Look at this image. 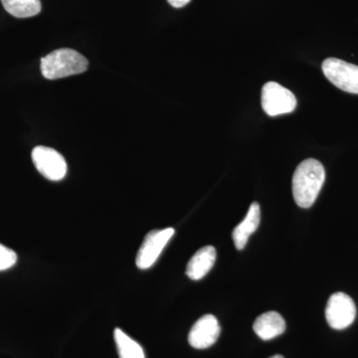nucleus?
Listing matches in <instances>:
<instances>
[{
  "mask_svg": "<svg viewBox=\"0 0 358 358\" xmlns=\"http://www.w3.org/2000/svg\"><path fill=\"white\" fill-rule=\"evenodd\" d=\"M32 160L37 171L51 181H60L67 173V164L57 150L36 147L32 150Z\"/></svg>",
  "mask_w": 358,
  "mask_h": 358,
  "instance_id": "obj_7",
  "label": "nucleus"
},
{
  "mask_svg": "<svg viewBox=\"0 0 358 358\" xmlns=\"http://www.w3.org/2000/svg\"><path fill=\"white\" fill-rule=\"evenodd\" d=\"M216 261V250L213 246H205L199 250L190 259L186 267L189 279L199 281L208 274Z\"/></svg>",
  "mask_w": 358,
  "mask_h": 358,
  "instance_id": "obj_10",
  "label": "nucleus"
},
{
  "mask_svg": "<svg viewBox=\"0 0 358 358\" xmlns=\"http://www.w3.org/2000/svg\"><path fill=\"white\" fill-rule=\"evenodd\" d=\"M322 72L334 86L348 93L358 94V66L336 58L322 63Z\"/></svg>",
  "mask_w": 358,
  "mask_h": 358,
  "instance_id": "obj_4",
  "label": "nucleus"
},
{
  "mask_svg": "<svg viewBox=\"0 0 358 358\" xmlns=\"http://www.w3.org/2000/svg\"><path fill=\"white\" fill-rule=\"evenodd\" d=\"M261 221L260 205L253 202L250 206L246 217L234 228L232 233L233 241L237 250H243L249 237L258 229Z\"/></svg>",
  "mask_w": 358,
  "mask_h": 358,
  "instance_id": "obj_9",
  "label": "nucleus"
},
{
  "mask_svg": "<svg viewBox=\"0 0 358 358\" xmlns=\"http://www.w3.org/2000/svg\"><path fill=\"white\" fill-rule=\"evenodd\" d=\"M220 331L218 320L214 315H203L193 324L188 343L196 350H205L217 341Z\"/></svg>",
  "mask_w": 358,
  "mask_h": 358,
  "instance_id": "obj_8",
  "label": "nucleus"
},
{
  "mask_svg": "<svg viewBox=\"0 0 358 358\" xmlns=\"http://www.w3.org/2000/svg\"><path fill=\"white\" fill-rule=\"evenodd\" d=\"M115 341L121 358H145L143 348L127 336L122 329H115Z\"/></svg>",
  "mask_w": 358,
  "mask_h": 358,
  "instance_id": "obj_13",
  "label": "nucleus"
},
{
  "mask_svg": "<svg viewBox=\"0 0 358 358\" xmlns=\"http://www.w3.org/2000/svg\"><path fill=\"white\" fill-rule=\"evenodd\" d=\"M326 179L324 166L315 159L303 160L293 176L294 201L301 208H310L319 196Z\"/></svg>",
  "mask_w": 358,
  "mask_h": 358,
  "instance_id": "obj_1",
  "label": "nucleus"
},
{
  "mask_svg": "<svg viewBox=\"0 0 358 358\" xmlns=\"http://www.w3.org/2000/svg\"><path fill=\"white\" fill-rule=\"evenodd\" d=\"M257 336L263 341H270L286 331V322L280 313L267 312L257 317L253 326Z\"/></svg>",
  "mask_w": 358,
  "mask_h": 358,
  "instance_id": "obj_11",
  "label": "nucleus"
},
{
  "mask_svg": "<svg viewBox=\"0 0 358 358\" xmlns=\"http://www.w3.org/2000/svg\"><path fill=\"white\" fill-rule=\"evenodd\" d=\"M17 262V255L13 250L0 244V271L8 270Z\"/></svg>",
  "mask_w": 358,
  "mask_h": 358,
  "instance_id": "obj_14",
  "label": "nucleus"
},
{
  "mask_svg": "<svg viewBox=\"0 0 358 358\" xmlns=\"http://www.w3.org/2000/svg\"><path fill=\"white\" fill-rule=\"evenodd\" d=\"M296 107V99L289 90L275 82H268L262 89V108L270 117L289 114Z\"/></svg>",
  "mask_w": 358,
  "mask_h": 358,
  "instance_id": "obj_3",
  "label": "nucleus"
},
{
  "mask_svg": "<svg viewBox=\"0 0 358 358\" xmlns=\"http://www.w3.org/2000/svg\"><path fill=\"white\" fill-rule=\"evenodd\" d=\"M1 2L7 13L14 17H32L41 11L40 0H1Z\"/></svg>",
  "mask_w": 358,
  "mask_h": 358,
  "instance_id": "obj_12",
  "label": "nucleus"
},
{
  "mask_svg": "<svg viewBox=\"0 0 358 358\" xmlns=\"http://www.w3.org/2000/svg\"><path fill=\"white\" fill-rule=\"evenodd\" d=\"M270 358H284V357H282V355H274V357H272Z\"/></svg>",
  "mask_w": 358,
  "mask_h": 358,
  "instance_id": "obj_16",
  "label": "nucleus"
},
{
  "mask_svg": "<svg viewBox=\"0 0 358 358\" xmlns=\"http://www.w3.org/2000/svg\"><path fill=\"white\" fill-rule=\"evenodd\" d=\"M88 66V60L82 54L69 48L58 49L41 59L42 75L48 80L81 74Z\"/></svg>",
  "mask_w": 358,
  "mask_h": 358,
  "instance_id": "obj_2",
  "label": "nucleus"
},
{
  "mask_svg": "<svg viewBox=\"0 0 358 358\" xmlns=\"http://www.w3.org/2000/svg\"><path fill=\"white\" fill-rule=\"evenodd\" d=\"M357 317L355 301L345 293L331 294L327 301L326 317L327 324L334 329H345L352 324Z\"/></svg>",
  "mask_w": 358,
  "mask_h": 358,
  "instance_id": "obj_5",
  "label": "nucleus"
},
{
  "mask_svg": "<svg viewBox=\"0 0 358 358\" xmlns=\"http://www.w3.org/2000/svg\"><path fill=\"white\" fill-rule=\"evenodd\" d=\"M173 228H166L162 230H152L148 233L145 241L141 244L136 255V266L141 270H147L157 262L162 250L173 236Z\"/></svg>",
  "mask_w": 358,
  "mask_h": 358,
  "instance_id": "obj_6",
  "label": "nucleus"
},
{
  "mask_svg": "<svg viewBox=\"0 0 358 358\" xmlns=\"http://www.w3.org/2000/svg\"><path fill=\"white\" fill-rule=\"evenodd\" d=\"M171 6L176 8H180V7L185 6L186 4L189 3L190 0H167Z\"/></svg>",
  "mask_w": 358,
  "mask_h": 358,
  "instance_id": "obj_15",
  "label": "nucleus"
}]
</instances>
